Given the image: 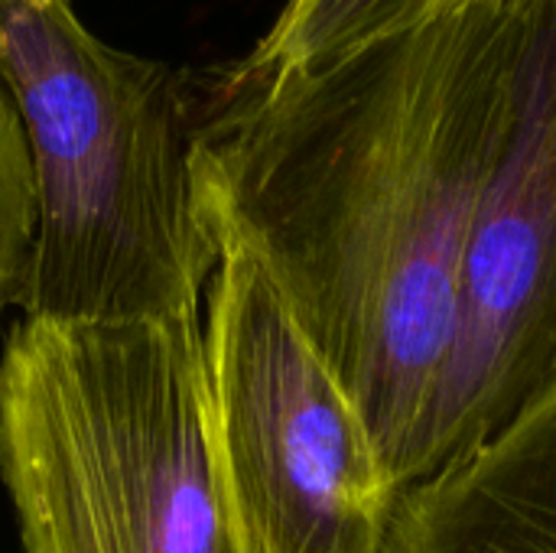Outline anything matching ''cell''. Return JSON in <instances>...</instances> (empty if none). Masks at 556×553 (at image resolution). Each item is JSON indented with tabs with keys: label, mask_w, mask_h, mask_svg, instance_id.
<instances>
[{
	"label": "cell",
	"mask_w": 556,
	"mask_h": 553,
	"mask_svg": "<svg viewBox=\"0 0 556 553\" xmlns=\"http://www.w3.org/2000/svg\"><path fill=\"white\" fill-rule=\"evenodd\" d=\"M515 65L518 0H466L329 65L241 59L199 98L212 225L270 274L397 495L433 473Z\"/></svg>",
	"instance_id": "1"
},
{
	"label": "cell",
	"mask_w": 556,
	"mask_h": 553,
	"mask_svg": "<svg viewBox=\"0 0 556 553\" xmlns=\"http://www.w3.org/2000/svg\"><path fill=\"white\" fill-rule=\"evenodd\" d=\"M0 85L33 169L20 316L202 313L222 238L195 176L199 95L186 75L98 39L72 0H0Z\"/></svg>",
	"instance_id": "2"
},
{
	"label": "cell",
	"mask_w": 556,
	"mask_h": 553,
	"mask_svg": "<svg viewBox=\"0 0 556 553\" xmlns=\"http://www.w3.org/2000/svg\"><path fill=\"white\" fill-rule=\"evenodd\" d=\"M0 482L20 553H241L202 313L20 316L0 349Z\"/></svg>",
	"instance_id": "3"
},
{
	"label": "cell",
	"mask_w": 556,
	"mask_h": 553,
	"mask_svg": "<svg viewBox=\"0 0 556 553\" xmlns=\"http://www.w3.org/2000/svg\"><path fill=\"white\" fill-rule=\"evenodd\" d=\"M215 456L241 553H384L397 489L270 274L222 244L205 293Z\"/></svg>",
	"instance_id": "4"
},
{
	"label": "cell",
	"mask_w": 556,
	"mask_h": 553,
	"mask_svg": "<svg viewBox=\"0 0 556 553\" xmlns=\"http://www.w3.org/2000/svg\"><path fill=\"white\" fill-rule=\"evenodd\" d=\"M554 378L556 0H518L511 130L463 293L433 473L508 427Z\"/></svg>",
	"instance_id": "5"
},
{
	"label": "cell",
	"mask_w": 556,
	"mask_h": 553,
	"mask_svg": "<svg viewBox=\"0 0 556 553\" xmlns=\"http://www.w3.org/2000/svg\"><path fill=\"white\" fill-rule=\"evenodd\" d=\"M384 553H556V378L401 495Z\"/></svg>",
	"instance_id": "6"
},
{
	"label": "cell",
	"mask_w": 556,
	"mask_h": 553,
	"mask_svg": "<svg viewBox=\"0 0 556 553\" xmlns=\"http://www.w3.org/2000/svg\"><path fill=\"white\" fill-rule=\"evenodd\" d=\"M466 0H283L270 29L244 55L254 68H316Z\"/></svg>",
	"instance_id": "7"
},
{
	"label": "cell",
	"mask_w": 556,
	"mask_h": 553,
	"mask_svg": "<svg viewBox=\"0 0 556 553\" xmlns=\"http://www.w3.org/2000/svg\"><path fill=\"white\" fill-rule=\"evenodd\" d=\"M33 169L16 108L0 85V316L20 306L33 244Z\"/></svg>",
	"instance_id": "8"
}]
</instances>
